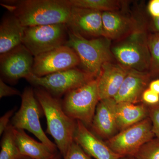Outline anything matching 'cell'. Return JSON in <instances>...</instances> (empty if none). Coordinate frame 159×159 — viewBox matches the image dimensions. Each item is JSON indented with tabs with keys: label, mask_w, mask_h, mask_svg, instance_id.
Segmentation results:
<instances>
[{
	"label": "cell",
	"mask_w": 159,
	"mask_h": 159,
	"mask_svg": "<svg viewBox=\"0 0 159 159\" xmlns=\"http://www.w3.org/2000/svg\"><path fill=\"white\" fill-rule=\"evenodd\" d=\"M25 27L10 13L3 17L0 25V54L2 55L22 44Z\"/></svg>",
	"instance_id": "cell-18"
},
{
	"label": "cell",
	"mask_w": 159,
	"mask_h": 159,
	"mask_svg": "<svg viewBox=\"0 0 159 159\" xmlns=\"http://www.w3.org/2000/svg\"><path fill=\"white\" fill-rule=\"evenodd\" d=\"M72 7L85 8L103 12L120 11L126 1L117 0H69Z\"/></svg>",
	"instance_id": "cell-22"
},
{
	"label": "cell",
	"mask_w": 159,
	"mask_h": 159,
	"mask_svg": "<svg viewBox=\"0 0 159 159\" xmlns=\"http://www.w3.org/2000/svg\"><path fill=\"white\" fill-rule=\"evenodd\" d=\"M99 100L97 78L68 92L61 103L70 118L80 121L89 129Z\"/></svg>",
	"instance_id": "cell-5"
},
{
	"label": "cell",
	"mask_w": 159,
	"mask_h": 159,
	"mask_svg": "<svg viewBox=\"0 0 159 159\" xmlns=\"http://www.w3.org/2000/svg\"><path fill=\"white\" fill-rule=\"evenodd\" d=\"M116 115L118 130L121 131L148 118V106L143 102L117 103Z\"/></svg>",
	"instance_id": "cell-20"
},
{
	"label": "cell",
	"mask_w": 159,
	"mask_h": 159,
	"mask_svg": "<svg viewBox=\"0 0 159 159\" xmlns=\"http://www.w3.org/2000/svg\"><path fill=\"white\" fill-rule=\"evenodd\" d=\"M96 78L82 69L76 67L42 77L31 74L26 79L31 84L42 88L60 99L70 91Z\"/></svg>",
	"instance_id": "cell-8"
},
{
	"label": "cell",
	"mask_w": 159,
	"mask_h": 159,
	"mask_svg": "<svg viewBox=\"0 0 159 159\" xmlns=\"http://www.w3.org/2000/svg\"><path fill=\"white\" fill-rule=\"evenodd\" d=\"M148 88L159 95V79L154 80L151 81L148 85Z\"/></svg>",
	"instance_id": "cell-32"
},
{
	"label": "cell",
	"mask_w": 159,
	"mask_h": 159,
	"mask_svg": "<svg viewBox=\"0 0 159 159\" xmlns=\"http://www.w3.org/2000/svg\"><path fill=\"white\" fill-rule=\"evenodd\" d=\"M149 28L152 32L159 33V17L152 18Z\"/></svg>",
	"instance_id": "cell-31"
},
{
	"label": "cell",
	"mask_w": 159,
	"mask_h": 159,
	"mask_svg": "<svg viewBox=\"0 0 159 159\" xmlns=\"http://www.w3.org/2000/svg\"><path fill=\"white\" fill-rule=\"evenodd\" d=\"M34 90L47 119L46 132L53 137L58 152L63 158L74 142L77 121L66 113L59 98L42 88L36 87Z\"/></svg>",
	"instance_id": "cell-2"
},
{
	"label": "cell",
	"mask_w": 159,
	"mask_h": 159,
	"mask_svg": "<svg viewBox=\"0 0 159 159\" xmlns=\"http://www.w3.org/2000/svg\"><path fill=\"white\" fill-rule=\"evenodd\" d=\"M74 141L96 159H119L122 157L115 153L105 142L79 121H77Z\"/></svg>",
	"instance_id": "cell-14"
},
{
	"label": "cell",
	"mask_w": 159,
	"mask_h": 159,
	"mask_svg": "<svg viewBox=\"0 0 159 159\" xmlns=\"http://www.w3.org/2000/svg\"><path fill=\"white\" fill-rule=\"evenodd\" d=\"M117 102L113 98L99 100L90 128L95 134L107 140L119 132L116 110Z\"/></svg>",
	"instance_id": "cell-13"
},
{
	"label": "cell",
	"mask_w": 159,
	"mask_h": 159,
	"mask_svg": "<svg viewBox=\"0 0 159 159\" xmlns=\"http://www.w3.org/2000/svg\"><path fill=\"white\" fill-rule=\"evenodd\" d=\"M148 33L145 25L141 23L134 31L111 47L114 58L128 70L148 72L150 55Z\"/></svg>",
	"instance_id": "cell-4"
},
{
	"label": "cell",
	"mask_w": 159,
	"mask_h": 159,
	"mask_svg": "<svg viewBox=\"0 0 159 159\" xmlns=\"http://www.w3.org/2000/svg\"><path fill=\"white\" fill-rule=\"evenodd\" d=\"M155 137L149 117L118 132L105 141L115 153L120 156L133 157L142 145Z\"/></svg>",
	"instance_id": "cell-9"
},
{
	"label": "cell",
	"mask_w": 159,
	"mask_h": 159,
	"mask_svg": "<svg viewBox=\"0 0 159 159\" xmlns=\"http://www.w3.org/2000/svg\"><path fill=\"white\" fill-rule=\"evenodd\" d=\"M68 38L66 24L25 27L22 44L34 57L65 45Z\"/></svg>",
	"instance_id": "cell-7"
},
{
	"label": "cell",
	"mask_w": 159,
	"mask_h": 159,
	"mask_svg": "<svg viewBox=\"0 0 159 159\" xmlns=\"http://www.w3.org/2000/svg\"><path fill=\"white\" fill-rule=\"evenodd\" d=\"M0 159H31L21 152L16 141L14 127L9 124L2 134Z\"/></svg>",
	"instance_id": "cell-21"
},
{
	"label": "cell",
	"mask_w": 159,
	"mask_h": 159,
	"mask_svg": "<svg viewBox=\"0 0 159 159\" xmlns=\"http://www.w3.org/2000/svg\"><path fill=\"white\" fill-rule=\"evenodd\" d=\"M129 70L111 61L102 66L98 79L99 99L113 98L119 92Z\"/></svg>",
	"instance_id": "cell-16"
},
{
	"label": "cell",
	"mask_w": 159,
	"mask_h": 159,
	"mask_svg": "<svg viewBox=\"0 0 159 159\" xmlns=\"http://www.w3.org/2000/svg\"><path fill=\"white\" fill-rule=\"evenodd\" d=\"M135 159H159V139H152L142 145L133 156Z\"/></svg>",
	"instance_id": "cell-24"
},
{
	"label": "cell",
	"mask_w": 159,
	"mask_h": 159,
	"mask_svg": "<svg viewBox=\"0 0 159 159\" xmlns=\"http://www.w3.org/2000/svg\"><path fill=\"white\" fill-rule=\"evenodd\" d=\"M80 64L75 51L63 45L34 57L32 74L37 77H44L77 67Z\"/></svg>",
	"instance_id": "cell-10"
},
{
	"label": "cell",
	"mask_w": 159,
	"mask_h": 159,
	"mask_svg": "<svg viewBox=\"0 0 159 159\" xmlns=\"http://www.w3.org/2000/svg\"><path fill=\"white\" fill-rule=\"evenodd\" d=\"M34 57L23 44L0 55V70L7 81L16 83L32 74Z\"/></svg>",
	"instance_id": "cell-11"
},
{
	"label": "cell",
	"mask_w": 159,
	"mask_h": 159,
	"mask_svg": "<svg viewBox=\"0 0 159 159\" xmlns=\"http://www.w3.org/2000/svg\"><path fill=\"white\" fill-rule=\"evenodd\" d=\"M148 10L152 18L159 17V0H151L148 3Z\"/></svg>",
	"instance_id": "cell-30"
},
{
	"label": "cell",
	"mask_w": 159,
	"mask_h": 159,
	"mask_svg": "<svg viewBox=\"0 0 159 159\" xmlns=\"http://www.w3.org/2000/svg\"><path fill=\"white\" fill-rule=\"evenodd\" d=\"M16 109V107H15L8 111L0 118V135H1L3 134L8 125L10 124L9 123V120L11 116H13Z\"/></svg>",
	"instance_id": "cell-29"
},
{
	"label": "cell",
	"mask_w": 159,
	"mask_h": 159,
	"mask_svg": "<svg viewBox=\"0 0 159 159\" xmlns=\"http://www.w3.org/2000/svg\"><path fill=\"white\" fill-rule=\"evenodd\" d=\"M119 159H135L132 156H126L120 158Z\"/></svg>",
	"instance_id": "cell-33"
},
{
	"label": "cell",
	"mask_w": 159,
	"mask_h": 159,
	"mask_svg": "<svg viewBox=\"0 0 159 159\" xmlns=\"http://www.w3.org/2000/svg\"><path fill=\"white\" fill-rule=\"evenodd\" d=\"M14 130L16 143L24 155L31 159H60L59 152H54L42 142L35 141L25 130L14 127Z\"/></svg>",
	"instance_id": "cell-19"
},
{
	"label": "cell",
	"mask_w": 159,
	"mask_h": 159,
	"mask_svg": "<svg viewBox=\"0 0 159 159\" xmlns=\"http://www.w3.org/2000/svg\"><path fill=\"white\" fill-rule=\"evenodd\" d=\"M20 92L7 85L3 80L0 79V98L13 96H21Z\"/></svg>",
	"instance_id": "cell-28"
},
{
	"label": "cell",
	"mask_w": 159,
	"mask_h": 159,
	"mask_svg": "<svg viewBox=\"0 0 159 159\" xmlns=\"http://www.w3.org/2000/svg\"><path fill=\"white\" fill-rule=\"evenodd\" d=\"M68 34L65 45L75 51L81 69L88 74L97 78L103 65L113 61L111 40L104 37L88 39L68 29Z\"/></svg>",
	"instance_id": "cell-3"
},
{
	"label": "cell",
	"mask_w": 159,
	"mask_h": 159,
	"mask_svg": "<svg viewBox=\"0 0 159 159\" xmlns=\"http://www.w3.org/2000/svg\"><path fill=\"white\" fill-rule=\"evenodd\" d=\"M21 97L20 107L12 117L11 125L15 128L29 131L52 151L58 152L57 145L48 138L42 128L39 118L43 111L34 89L26 88Z\"/></svg>",
	"instance_id": "cell-6"
},
{
	"label": "cell",
	"mask_w": 159,
	"mask_h": 159,
	"mask_svg": "<svg viewBox=\"0 0 159 159\" xmlns=\"http://www.w3.org/2000/svg\"><path fill=\"white\" fill-rule=\"evenodd\" d=\"M64 159H92L75 141L72 143Z\"/></svg>",
	"instance_id": "cell-25"
},
{
	"label": "cell",
	"mask_w": 159,
	"mask_h": 159,
	"mask_svg": "<svg viewBox=\"0 0 159 159\" xmlns=\"http://www.w3.org/2000/svg\"><path fill=\"white\" fill-rule=\"evenodd\" d=\"M102 13L97 10L72 7L66 25L69 30L85 38L103 37Z\"/></svg>",
	"instance_id": "cell-12"
},
{
	"label": "cell",
	"mask_w": 159,
	"mask_h": 159,
	"mask_svg": "<svg viewBox=\"0 0 159 159\" xmlns=\"http://www.w3.org/2000/svg\"><path fill=\"white\" fill-rule=\"evenodd\" d=\"M148 107V117L152 123V131L155 137L159 139V102Z\"/></svg>",
	"instance_id": "cell-26"
},
{
	"label": "cell",
	"mask_w": 159,
	"mask_h": 159,
	"mask_svg": "<svg viewBox=\"0 0 159 159\" xmlns=\"http://www.w3.org/2000/svg\"><path fill=\"white\" fill-rule=\"evenodd\" d=\"M151 78L148 72L129 70L114 99L117 103H140L142 94L148 88Z\"/></svg>",
	"instance_id": "cell-17"
},
{
	"label": "cell",
	"mask_w": 159,
	"mask_h": 159,
	"mask_svg": "<svg viewBox=\"0 0 159 159\" xmlns=\"http://www.w3.org/2000/svg\"><path fill=\"white\" fill-rule=\"evenodd\" d=\"M148 43L150 55L148 73L151 78H155L159 77V33H149Z\"/></svg>",
	"instance_id": "cell-23"
},
{
	"label": "cell",
	"mask_w": 159,
	"mask_h": 159,
	"mask_svg": "<svg viewBox=\"0 0 159 159\" xmlns=\"http://www.w3.org/2000/svg\"><path fill=\"white\" fill-rule=\"evenodd\" d=\"M142 102L148 106L156 105L159 102V95L148 88L142 94Z\"/></svg>",
	"instance_id": "cell-27"
},
{
	"label": "cell",
	"mask_w": 159,
	"mask_h": 159,
	"mask_svg": "<svg viewBox=\"0 0 159 159\" xmlns=\"http://www.w3.org/2000/svg\"><path fill=\"white\" fill-rule=\"evenodd\" d=\"M0 4L25 27L66 25L72 8L69 0H4Z\"/></svg>",
	"instance_id": "cell-1"
},
{
	"label": "cell",
	"mask_w": 159,
	"mask_h": 159,
	"mask_svg": "<svg viewBox=\"0 0 159 159\" xmlns=\"http://www.w3.org/2000/svg\"><path fill=\"white\" fill-rule=\"evenodd\" d=\"M103 37L117 41L131 34L141 23L135 19L118 11H103L102 13Z\"/></svg>",
	"instance_id": "cell-15"
}]
</instances>
